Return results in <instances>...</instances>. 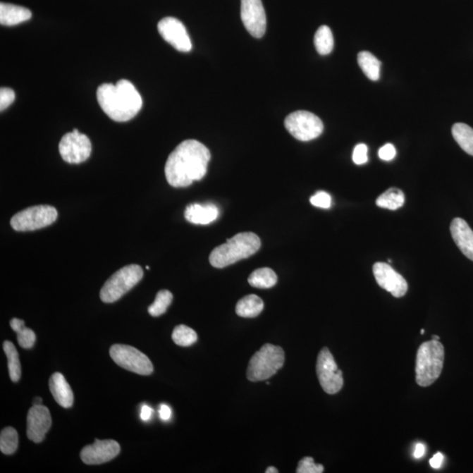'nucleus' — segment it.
Wrapping results in <instances>:
<instances>
[{
    "mask_svg": "<svg viewBox=\"0 0 473 473\" xmlns=\"http://www.w3.org/2000/svg\"><path fill=\"white\" fill-rule=\"evenodd\" d=\"M16 99V93L12 89H0V111L6 110Z\"/></svg>",
    "mask_w": 473,
    "mask_h": 473,
    "instance_id": "nucleus-34",
    "label": "nucleus"
},
{
    "mask_svg": "<svg viewBox=\"0 0 473 473\" xmlns=\"http://www.w3.org/2000/svg\"><path fill=\"white\" fill-rule=\"evenodd\" d=\"M314 43H315L317 51L320 55H328L334 48V38L331 28L327 26L320 27L316 32Z\"/></svg>",
    "mask_w": 473,
    "mask_h": 473,
    "instance_id": "nucleus-28",
    "label": "nucleus"
},
{
    "mask_svg": "<svg viewBox=\"0 0 473 473\" xmlns=\"http://www.w3.org/2000/svg\"><path fill=\"white\" fill-rule=\"evenodd\" d=\"M59 216L56 209L50 205H37L23 209L11 219V226L17 232H32L45 228L55 223Z\"/></svg>",
    "mask_w": 473,
    "mask_h": 473,
    "instance_id": "nucleus-7",
    "label": "nucleus"
},
{
    "mask_svg": "<svg viewBox=\"0 0 473 473\" xmlns=\"http://www.w3.org/2000/svg\"><path fill=\"white\" fill-rule=\"evenodd\" d=\"M453 135L462 149L473 156V129L471 126L457 123L453 126Z\"/></svg>",
    "mask_w": 473,
    "mask_h": 473,
    "instance_id": "nucleus-23",
    "label": "nucleus"
},
{
    "mask_svg": "<svg viewBox=\"0 0 473 473\" xmlns=\"http://www.w3.org/2000/svg\"><path fill=\"white\" fill-rule=\"evenodd\" d=\"M211 153L196 140H184L172 152L165 165V176L172 187L191 185L207 175Z\"/></svg>",
    "mask_w": 473,
    "mask_h": 473,
    "instance_id": "nucleus-1",
    "label": "nucleus"
},
{
    "mask_svg": "<svg viewBox=\"0 0 473 473\" xmlns=\"http://www.w3.org/2000/svg\"><path fill=\"white\" fill-rule=\"evenodd\" d=\"M159 415H160L161 420L168 421L172 417L171 407L168 405H165V404H161L160 410H159Z\"/></svg>",
    "mask_w": 473,
    "mask_h": 473,
    "instance_id": "nucleus-37",
    "label": "nucleus"
},
{
    "mask_svg": "<svg viewBox=\"0 0 473 473\" xmlns=\"http://www.w3.org/2000/svg\"><path fill=\"white\" fill-rule=\"evenodd\" d=\"M425 451L426 448L424 444L417 443L414 451V457L415 458H421L424 456Z\"/></svg>",
    "mask_w": 473,
    "mask_h": 473,
    "instance_id": "nucleus-40",
    "label": "nucleus"
},
{
    "mask_svg": "<svg viewBox=\"0 0 473 473\" xmlns=\"http://www.w3.org/2000/svg\"><path fill=\"white\" fill-rule=\"evenodd\" d=\"M49 389L56 402L61 407L68 409L73 405V391L63 374L56 373L52 375L49 380Z\"/></svg>",
    "mask_w": 473,
    "mask_h": 473,
    "instance_id": "nucleus-19",
    "label": "nucleus"
},
{
    "mask_svg": "<svg viewBox=\"0 0 473 473\" xmlns=\"http://www.w3.org/2000/svg\"><path fill=\"white\" fill-rule=\"evenodd\" d=\"M421 334H424V328H422Z\"/></svg>",
    "mask_w": 473,
    "mask_h": 473,
    "instance_id": "nucleus-44",
    "label": "nucleus"
},
{
    "mask_svg": "<svg viewBox=\"0 0 473 473\" xmlns=\"http://www.w3.org/2000/svg\"><path fill=\"white\" fill-rule=\"evenodd\" d=\"M443 458V455L442 453H438L434 455V457H433L431 460H429V465H431V467L434 469L441 468Z\"/></svg>",
    "mask_w": 473,
    "mask_h": 473,
    "instance_id": "nucleus-38",
    "label": "nucleus"
},
{
    "mask_svg": "<svg viewBox=\"0 0 473 473\" xmlns=\"http://www.w3.org/2000/svg\"><path fill=\"white\" fill-rule=\"evenodd\" d=\"M42 398H35V405H42Z\"/></svg>",
    "mask_w": 473,
    "mask_h": 473,
    "instance_id": "nucleus-42",
    "label": "nucleus"
},
{
    "mask_svg": "<svg viewBox=\"0 0 473 473\" xmlns=\"http://www.w3.org/2000/svg\"><path fill=\"white\" fill-rule=\"evenodd\" d=\"M172 339L176 345L187 348L197 341V334L192 328L180 324L173 331Z\"/></svg>",
    "mask_w": 473,
    "mask_h": 473,
    "instance_id": "nucleus-31",
    "label": "nucleus"
},
{
    "mask_svg": "<svg viewBox=\"0 0 473 473\" xmlns=\"http://www.w3.org/2000/svg\"><path fill=\"white\" fill-rule=\"evenodd\" d=\"M10 326L17 333V340L20 348L31 349L35 345L36 336L30 328L25 326L23 320L13 319L11 320Z\"/></svg>",
    "mask_w": 473,
    "mask_h": 473,
    "instance_id": "nucleus-26",
    "label": "nucleus"
},
{
    "mask_svg": "<svg viewBox=\"0 0 473 473\" xmlns=\"http://www.w3.org/2000/svg\"><path fill=\"white\" fill-rule=\"evenodd\" d=\"M261 245V240L256 234L238 233L211 252L209 263L216 269H223L254 255Z\"/></svg>",
    "mask_w": 473,
    "mask_h": 473,
    "instance_id": "nucleus-3",
    "label": "nucleus"
},
{
    "mask_svg": "<svg viewBox=\"0 0 473 473\" xmlns=\"http://www.w3.org/2000/svg\"><path fill=\"white\" fill-rule=\"evenodd\" d=\"M52 419L48 407L34 405L28 411L27 418V435L28 439L35 443L44 440L47 433L51 428Z\"/></svg>",
    "mask_w": 473,
    "mask_h": 473,
    "instance_id": "nucleus-16",
    "label": "nucleus"
},
{
    "mask_svg": "<svg viewBox=\"0 0 473 473\" xmlns=\"http://www.w3.org/2000/svg\"><path fill=\"white\" fill-rule=\"evenodd\" d=\"M357 63H359L361 70L364 74L371 81H378L380 79V70L381 63L375 57L373 54L367 51H362L357 56Z\"/></svg>",
    "mask_w": 473,
    "mask_h": 473,
    "instance_id": "nucleus-22",
    "label": "nucleus"
},
{
    "mask_svg": "<svg viewBox=\"0 0 473 473\" xmlns=\"http://www.w3.org/2000/svg\"><path fill=\"white\" fill-rule=\"evenodd\" d=\"M278 278L274 270L263 267L254 271L248 278L251 286L257 288H270L277 283Z\"/></svg>",
    "mask_w": 473,
    "mask_h": 473,
    "instance_id": "nucleus-25",
    "label": "nucleus"
},
{
    "mask_svg": "<svg viewBox=\"0 0 473 473\" xmlns=\"http://www.w3.org/2000/svg\"><path fill=\"white\" fill-rule=\"evenodd\" d=\"M405 204V195L397 188H390L377 198V207L396 211Z\"/></svg>",
    "mask_w": 473,
    "mask_h": 473,
    "instance_id": "nucleus-24",
    "label": "nucleus"
},
{
    "mask_svg": "<svg viewBox=\"0 0 473 473\" xmlns=\"http://www.w3.org/2000/svg\"><path fill=\"white\" fill-rule=\"evenodd\" d=\"M97 99L104 113L117 122H126L135 118L143 104L142 97L135 85L125 79L115 85H100L97 90Z\"/></svg>",
    "mask_w": 473,
    "mask_h": 473,
    "instance_id": "nucleus-2",
    "label": "nucleus"
},
{
    "mask_svg": "<svg viewBox=\"0 0 473 473\" xmlns=\"http://www.w3.org/2000/svg\"><path fill=\"white\" fill-rule=\"evenodd\" d=\"M114 362L125 370L140 375H150L154 367L148 357L138 349L125 345H114L110 349Z\"/></svg>",
    "mask_w": 473,
    "mask_h": 473,
    "instance_id": "nucleus-9",
    "label": "nucleus"
},
{
    "mask_svg": "<svg viewBox=\"0 0 473 473\" xmlns=\"http://www.w3.org/2000/svg\"><path fill=\"white\" fill-rule=\"evenodd\" d=\"M172 301L173 295L171 291L166 290L159 291L153 305L148 307V313L154 317L164 315L167 312L168 307L171 306Z\"/></svg>",
    "mask_w": 473,
    "mask_h": 473,
    "instance_id": "nucleus-30",
    "label": "nucleus"
},
{
    "mask_svg": "<svg viewBox=\"0 0 473 473\" xmlns=\"http://www.w3.org/2000/svg\"><path fill=\"white\" fill-rule=\"evenodd\" d=\"M219 208L215 204H192L187 207L184 216L195 225H209L219 218Z\"/></svg>",
    "mask_w": 473,
    "mask_h": 473,
    "instance_id": "nucleus-18",
    "label": "nucleus"
},
{
    "mask_svg": "<svg viewBox=\"0 0 473 473\" xmlns=\"http://www.w3.org/2000/svg\"><path fill=\"white\" fill-rule=\"evenodd\" d=\"M278 472H279V471H278L276 467H269L266 470V473H278Z\"/></svg>",
    "mask_w": 473,
    "mask_h": 473,
    "instance_id": "nucleus-41",
    "label": "nucleus"
},
{
    "mask_svg": "<svg viewBox=\"0 0 473 473\" xmlns=\"http://www.w3.org/2000/svg\"><path fill=\"white\" fill-rule=\"evenodd\" d=\"M285 128L296 140L309 142L322 135L324 124L317 115L306 111H297L285 119Z\"/></svg>",
    "mask_w": 473,
    "mask_h": 473,
    "instance_id": "nucleus-8",
    "label": "nucleus"
},
{
    "mask_svg": "<svg viewBox=\"0 0 473 473\" xmlns=\"http://www.w3.org/2000/svg\"><path fill=\"white\" fill-rule=\"evenodd\" d=\"M444 348L441 343L432 339L422 344L415 366L417 384L425 388L434 383L442 374Z\"/></svg>",
    "mask_w": 473,
    "mask_h": 473,
    "instance_id": "nucleus-4",
    "label": "nucleus"
},
{
    "mask_svg": "<svg viewBox=\"0 0 473 473\" xmlns=\"http://www.w3.org/2000/svg\"><path fill=\"white\" fill-rule=\"evenodd\" d=\"M450 233L460 251L473 262V231L464 219L456 218L450 223Z\"/></svg>",
    "mask_w": 473,
    "mask_h": 473,
    "instance_id": "nucleus-17",
    "label": "nucleus"
},
{
    "mask_svg": "<svg viewBox=\"0 0 473 473\" xmlns=\"http://www.w3.org/2000/svg\"><path fill=\"white\" fill-rule=\"evenodd\" d=\"M285 353L280 346L266 344L252 357L247 368V379L262 381L274 376L283 367Z\"/></svg>",
    "mask_w": 473,
    "mask_h": 473,
    "instance_id": "nucleus-5",
    "label": "nucleus"
},
{
    "mask_svg": "<svg viewBox=\"0 0 473 473\" xmlns=\"http://www.w3.org/2000/svg\"><path fill=\"white\" fill-rule=\"evenodd\" d=\"M143 274L142 267L139 265L122 267L104 283L100 291L101 300L106 303L117 302L142 281Z\"/></svg>",
    "mask_w": 473,
    "mask_h": 473,
    "instance_id": "nucleus-6",
    "label": "nucleus"
},
{
    "mask_svg": "<svg viewBox=\"0 0 473 473\" xmlns=\"http://www.w3.org/2000/svg\"><path fill=\"white\" fill-rule=\"evenodd\" d=\"M324 465L320 464H316L314 461L313 457H303L301 461L299 462L297 473H322L324 472Z\"/></svg>",
    "mask_w": 473,
    "mask_h": 473,
    "instance_id": "nucleus-32",
    "label": "nucleus"
},
{
    "mask_svg": "<svg viewBox=\"0 0 473 473\" xmlns=\"http://www.w3.org/2000/svg\"><path fill=\"white\" fill-rule=\"evenodd\" d=\"M4 351H5L8 361V370L11 380L13 382L20 381L21 376V367L19 359V353H18L16 346L12 342L5 341L3 344Z\"/></svg>",
    "mask_w": 473,
    "mask_h": 473,
    "instance_id": "nucleus-27",
    "label": "nucleus"
},
{
    "mask_svg": "<svg viewBox=\"0 0 473 473\" xmlns=\"http://www.w3.org/2000/svg\"><path fill=\"white\" fill-rule=\"evenodd\" d=\"M241 20L245 30L254 38L265 35L266 17L262 0H241Z\"/></svg>",
    "mask_w": 473,
    "mask_h": 473,
    "instance_id": "nucleus-12",
    "label": "nucleus"
},
{
    "mask_svg": "<svg viewBox=\"0 0 473 473\" xmlns=\"http://www.w3.org/2000/svg\"><path fill=\"white\" fill-rule=\"evenodd\" d=\"M31 17V11L26 7L13 4H0V24L3 26H16L30 20Z\"/></svg>",
    "mask_w": 473,
    "mask_h": 473,
    "instance_id": "nucleus-20",
    "label": "nucleus"
},
{
    "mask_svg": "<svg viewBox=\"0 0 473 473\" xmlns=\"http://www.w3.org/2000/svg\"><path fill=\"white\" fill-rule=\"evenodd\" d=\"M264 309V302L262 299L256 295H249L240 300L236 305L238 316L252 319L262 312Z\"/></svg>",
    "mask_w": 473,
    "mask_h": 473,
    "instance_id": "nucleus-21",
    "label": "nucleus"
},
{
    "mask_svg": "<svg viewBox=\"0 0 473 473\" xmlns=\"http://www.w3.org/2000/svg\"><path fill=\"white\" fill-rule=\"evenodd\" d=\"M432 339H433V340L439 341L440 338L438 337V336L435 335V336H433Z\"/></svg>",
    "mask_w": 473,
    "mask_h": 473,
    "instance_id": "nucleus-43",
    "label": "nucleus"
},
{
    "mask_svg": "<svg viewBox=\"0 0 473 473\" xmlns=\"http://www.w3.org/2000/svg\"><path fill=\"white\" fill-rule=\"evenodd\" d=\"M158 31L161 37L180 52H190L192 43L186 27L174 17H166L158 23Z\"/></svg>",
    "mask_w": 473,
    "mask_h": 473,
    "instance_id": "nucleus-13",
    "label": "nucleus"
},
{
    "mask_svg": "<svg viewBox=\"0 0 473 473\" xmlns=\"http://www.w3.org/2000/svg\"><path fill=\"white\" fill-rule=\"evenodd\" d=\"M395 155L396 149L392 144H386L385 146L381 147L380 150H379V157L386 161H392L395 157Z\"/></svg>",
    "mask_w": 473,
    "mask_h": 473,
    "instance_id": "nucleus-36",
    "label": "nucleus"
},
{
    "mask_svg": "<svg viewBox=\"0 0 473 473\" xmlns=\"http://www.w3.org/2000/svg\"><path fill=\"white\" fill-rule=\"evenodd\" d=\"M310 204L315 207L328 209L331 205V197L324 191H319L310 197Z\"/></svg>",
    "mask_w": 473,
    "mask_h": 473,
    "instance_id": "nucleus-33",
    "label": "nucleus"
},
{
    "mask_svg": "<svg viewBox=\"0 0 473 473\" xmlns=\"http://www.w3.org/2000/svg\"><path fill=\"white\" fill-rule=\"evenodd\" d=\"M19 446V436L16 429L6 427L1 431L0 435V450L6 455H12L18 449Z\"/></svg>",
    "mask_w": 473,
    "mask_h": 473,
    "instance_id": "nucleus-29",
    "label": "nucleus"
},
{
    "mask_svg": "<svg viewBox=\"0 0 473 473\" xmlns=\"http://www.w3.org/2000/svg\"><path fill=\"white\" fill-rule=\"evenodd\" d=\"M317 374L321 386L328 395H335L344 386L342 371L338 369L333 355L326 348L321 350L317 357Z\"/></svg>",
    "mask_w": 473,
    "mask_h": 473,
    "instance_id": "nucleus-10",
    "label": "nucleus"
},
{
    "mask_svg": "<svg viewBox=\"0 0 473 473\" xmlns=\"http://www.w3.org/2000/svg\"><path fill=\"white\" fill-rule=\"evenodd\" d=\"M368 148L364 144H359L355 148L352 154V160L357 165H363L368 161Z\"/></svg>",
    "mask_w": 473,
    "mask_h": 473,
    "instance_id": "nucleus-35",
    "label": "nucleus"
},
{
    "mask_svg": "<svg viewBox=\"0 0 473 473\" xmlns=\"http://www.w3.org/2000/svg\"><path fill=\"white\" fill-rule=\"evenodd\" d=\"M152 414H153V410H152L150 407H148L147 405H144L142 407V412H140V418H142L143 421L147 422L149 420V419L152 417Z\"/></svg>",
    "mask_w": 473,
    "mask_h": 473,
    "instance_id": "nucleus-39",
    "label": "nucleus"
},
{
    "mask_svg": "<svg viewBox=\"0 0 473 473\" xmlns=\"http://www.w3.org/2000/svg\"><path fill=\"white\" fill-rule=\"evenodd\" d=\"M121 453V446L114 440H99L90 446L82 448L81 460L85 464L97 465L107 463Z\"/></svg>",
    "mask_w": 473,
    "mask_h": 473,
    "instance_id": "nucleus-15",
    "label": "nucleus"
},
{
    "mask_svg": "<svg viewBox=\"0 0 473 473\" xmlns=\"http://www.w3.org/2000/svg\"><path fill=\"white\" fill-rule=\"evenodd\" d=\"M374 276L377 283L396 298L403 297L407 292V281L403 276L384 262L375 263Z\"/></svg>",
    "mask_w": 473,
    "mask_h": 473,
    "instance_id": "nucleus-14",
    "label": "nucleus"
},
{
    "mask_svg": "<svg viewBox=\"0 0 473 473\" xmlns=\"http://www.w3.org/2000/svg\"><path fill=\"white\" fill-rule=\"evenodd\" d=\"M61 158L68 164H79L85 161L92 153V142L85 135L74 129L66 133L59 143Z\"/></svg>",
    "mask_w": 473,
    "mask_h": 473,
    "instance_id": "nucleus-11",
    "label": "nucleus"
}]
</instances>
